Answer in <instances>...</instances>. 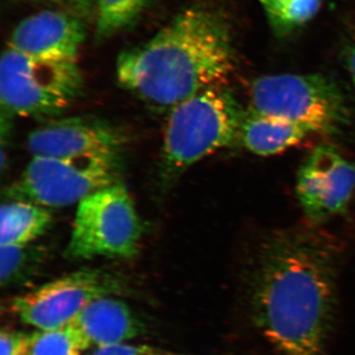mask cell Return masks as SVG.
<instances>
[{"instance_id":"obj_11","label":"cell","mask_w":355,"mask_h":355,"mask_svg":"<svg viewBox=\"0 0 355 355\" xmlns=\"http://www.w3.org/2000/svg\"><path fill=\"white\" fill-rule=\"evenodd\" d=\"M84 39V26L78 18L60 11L44 10L16 26L8 46L41 60L77 62Z\"/></svg>"},{"instance_id":"obj_20","label":"cell","mask_w":355,"mask_h":355,"mask_svg":"<svg viewBox=\"0 0 355 355\" xmlns=\"http://www.w3.org/2000/svg\"><path fill=\"white\" fill-rule=\"evenodd\" d=\"M266 16L275 31H279L282 18L286 9L293 0H260Z\"/></svg>"},{"instance_id":"obj_9","label":"cell","mask_w":355,"mask_h":355,"mask_svg":"<svg viewBox=\"0 0 355 355\" xmlns=\"http://www.w3.org/2000/svg\"><path fill=\"white\" fill-rule=\"evenodd\" d=\"M354 191L355 164L330 144L317 146L299 169L296 195L311 222L345 211Z\"/></svg>"},{"instance_id":"obj_13","label":"cell","mask_w":355,"mask_h":355,"mask_svg":"<svg viewBox=\"0 0 355 355\" xmlns=\"http://www.w3.org/2000/svg\"><path fill=\"white\" fill-rule=\"evenodd\" d=\"M311 135L309 130L296 123L249 108L243 114L239 141L250 153L272 156L297 146Z\"/></svg>"},{"instance_id":"obj_21","label":"cell","mask_w":355,"mask_h":355,"mask_svg":"<svg viewBox=\"0 0 355 355\" xmlns=\"http://www.w3.org/2000/svg\"><path fill=\"white\" fill-rule=\"evenodd\" d=\"M347 64H349V69L350 76H352V81L355 87V46L350 51L349 58H347Z\"/></svg>"},{"instance_id":"obj_17","label":"cell","mask_w":355,"mask_h":355,"mask_svg":"<svg viewBox=\"0 0 355 355\" xmlns=\"http://www.w3.org/2000/svg\"><path fill=\"white\" fill-rule=\"evenodd\" d=\"M30 245V244H29ZM29 245H7L0 250V277L2 286H16L29 277L38 253H33Z\"/></svg>"},{"instance_id":"obj_16","label":"cell","mask_w":355,"mask_h":355,"mask_svg":"<svg viewBox=\"0 0 355 355\" xmlns=\"http://www.w3.org/2000/svg\"><path fill=\"white\" fill-rule=\"evenodd\" d=\"M83 343L71 324L28 336L24 355H80Z\"/></svg>"},{"instance_id":"obj_18","label":"cell","mask_w":355,"mask_h":355,"mask_svg":"<svg viewBox=\"0 0 355 355\" xmlns=\"http://www.w3.org/2000/svg\"><path fill=\"white\" fill-rule=\"evenodd\" d=\"M28 336L20 331L2 330L0 334V355H24Z\"/></svg>"},{"instance_id":"obj_15","label":"cell","mask_w":355,"mask_h":355,"mask_svg":"<svg viewBox=\"0 0 355 355\" xmlns=\"http://www.w3.org/2000/svg\"><path fill=\"white\" fill-rule=\"evenodd\" d=\"M149 0H97V36L106 39L132 25Z\"/></svg>"},{"instance_id":"obj_12","label":"cell","mask_w":355,"mask_h":355,"mask_svg":"<svg viewBox=\"0 0 355 355\" xmlns=\"http://www.w3.org/2000/svg\"><path fill=\"white\" fill-rule=\"evenodd\" d=\"M70 324L84 349L93 345H118L144 333V324L133 311L125 303L110 298L89 303Z\"/></svg>"},{"instance_id":"obj_2","label":"cell","mask_w":355,"mask_h":355,"mask_svg":"<svg viewBox=\"0 0 355 355\" xmlns=\"http://www.w3.org/2000/svg\"><path fill=\"white\" fill-rule=\"evenodd\" d=\"M233 67L225 21L209 9L191 7L146 43L121 53L116 73L130 94L168 112L207 89L222 86Z\"/></svg>"},{"instance_id":"obj_10","label":"cell","mask_w":355,"mask_h":355,"mask_svg":"<svg viewBox=\"0 0 355 355\" xmlns=\"http://www.w3.org/2000/svg\"><path fill=\"white\" fill-rule=\"evenodd\" d=\"M125 139L118 128L87 116L53 120L30 133L29 153L53 158L121 155Z\"/></svg>"},{"instance_id":"obj_7","label":"cell","mask_w":355,"mask_h":355,"mask_svg":"<svg viewBox=\"0 0 355 355\" xmlns=\"http://www.w3.org/2000/svg\"><path fill=\"white\" fill-rule=\"evenodd\" d=\"M121 155L35 156L21 176L7 188L6 197L46 209L78 205L95 191L121 182Z\"/></svg>"},{"instance_id":"obj_3","label":"cell","mask_w":355,"mask_h":355,"mask_svg":"<svg viewBox=\"0 0 355 355\" xmlns=\"http://www.w3.org/2000/svg\"><path fill=\"white\" fill-rule=\"evenodd\" d=\"M244 112L222 86L207 89L168 111L163 132L166 172L176 175L239 140Z\"/></svg>"},{"instance_id":"obj_14","label":"cell","mask_w":355,"mask_h":355,"mask_svg":"<svg viewBox=\"0 0 355 355\" xmlns=\"http://www.w3.org/2000/svg\"><path fill=\"white\" fill-rule=\"evenodd\" d=\"M53 218L46 207L25 200H8L1 207L0 245H29L44 235Z\"/></svg>"},{"instance_id":"obj_6","label":"cell","mask_w":355,"mask_h":355,"mask_svg":"<svg viewBox=\"0 0 355 355\" xmlns=\"http://www.w3.org/2000/svg\"><path fill=\"white\" fill-rule=\"evenodd\" d=\"M141 235L132 196L119 182L78 203L65 256L70 260L132 258L139 251Z\"/></svg>"},{"instance_id":"obj_19","label":"cell","mask_w":355,"mask_h":355,"mask_svg":"<svg viewBox=\"0 0 355 355\" xmlns=\"http://www.w3.org/2000/svg\"><path fill=\"white\" fill-rule=\"evenodd\" d=\"M90 355H166L159 350L148 347H130V345H103L93 350Z\"/></svg>"},{"instance_id":"obj_8","label":"cell","mask_w":355,"mask_h":355,"mask_svg":"<svg viewBox=\"0 0 355 355\" xmlns=\"http://www.w3.org/2000/svg\"><path fill=\"white\" fill-rule=\"evenodd\" d=\"M120 291V282L109 273L78 270L16 297L11 309L26 324L53 330L69 324L89 303Z\"/></svg>"},{"instance_id":"obj_4","label":"cell","mask_w":355,"mask_h":355,"mask_svg":"<svg viewBox=\"0 0 355 355\" xmlns=\"http://www.w3.org/2000/svg\"><path fill=\"white\" fill-rule=\"evenodd\" d=\"M250 107L307 128L313 135H338L349 121L342 89L321 73L259 77L249 90Z\"/></svg>"},{"instance_id":"obj_5","label":"cell","mask_w":355,"mask_h":355,"mask_svg":"<svg viewBox=\"0 0 355 355\" xmlns=\"http://www.w3.org/2000/svg\"><path fill=\"white\" fill-rule=\"evenodd\" d=\"M77 62H53L7 48L0 62V101L7 116L53 118L80 95Z\"/></svg>"},{"instance_id":"obj_1","label":"cell","mask_w":355,"mask_h":355,"mask_svg":"<svg viewBox=\"0 0 355 355\" xmlns=\"http://www.w3.org/2000/svg\"><path fill=\"white\" fill-rule=\"evenodd\" d=\"M342 247L316 229L261 240L248 275L254 327L277 355H324L338 309Z\"/></svg>"}]
</instances>
